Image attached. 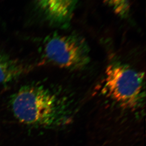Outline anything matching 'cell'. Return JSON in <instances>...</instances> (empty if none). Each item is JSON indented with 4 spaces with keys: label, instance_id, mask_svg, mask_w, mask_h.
<instances>
[{
    "label": "cell",
    "instance_id": "cell-1",
    "mask_svg": "<svg viewBox=\"0 0 146 146\" xmlns=\"http://www.w3.org/2000/svg\"><path fill=\"white\" fill-rule=\"evenodd\" d=\"M10 104L17 120L34 127H63L73 117L70 100L42 84L23 86L11 96Z\"/></svg>",
    "mask_w": 146,
    "mask_h": 146
},
{
    "label": "cell",
    "instance_id": "cell-2",
    "mask_svg": "<svg viewBox=\"0 0 146 146\" xmlns=\"http://www.w3.org/2000/svg\"><path fill=\"white\" fill-rule=\"evenodd\" d=\"M144 76L130 66L113 62L106 68L102 93L125 109L135 110L145 99Z\"/></svg>",
    "mask_w": 146,
    "mask_h": 146
},
{
    "label": "cell",
    "instance_id": "cell-3",
    "mask_svg": "<svg viewBox=\"0 0 146 146\" xmlns=\"http://www.w3.org/2000/svg\"><path fill=\"white\" fill-rule=\"evenodd\" d=\"M42 55L49 63L70 70L84 68L90 59L85 40L75 34L54 33L47 36L43 42Z\"/></svg>",
    "mask_w": 146,
    "mask_h": 146
},
{
    "label": "cell",
    "instance_id": "cell-4",
    "mask_svg": "<svg viewBox=\"0 0 146 146\" xmlns=\"http://www.w3.org/2000/svg\"><path fill=\"white\" fill-rule=\"evenodd\" d=\"M79 0H37V5L49 21L66 25L72 19Z\"/></svg>",
    "mask_w": 146,
    "mask_h": 146
},
{
    "label": "cell",
    "instance_id": "cell-5",
    "mask_svg": "<svg viewBox=\"0 0 146 146\" xmlns=\"http://www.w3.org/2000/svg\"><path fill=\"white\" fill-rule=\"evenodd\" d=\"M32 66L0 51V84H4L23 76Z\"/></svg>",
    "mask_w": 146,
    "mask_h": 146
},
{
    "label": "cell",
    "instance_id": "cell-6",
    "mask_svg": "<svg viewBox=\"0 0 146 146\" xmlns=\"http://www.w3.org/2000/svg\"><path fill=\"white\" fill-rule=\"evenodd\" d=\"M119 16L126 17L130 10L129 0H103Z\"/></svg>",
    "mask_w": 146,
    "mask_h": 146
}]
</instances>
